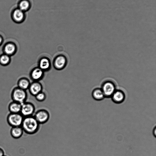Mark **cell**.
Wrapping results in <instances>:
<instances>
[{"mask_svg":"<svg viewBox=\"0 0 156 156\" xmlns=\"http://www.w3.org/2000/svg\"><path fill=\"white\" fill-rule=\"evenodd\" d=\"M40 125L33 115L24 117L21 127L26 133L32 135L38 131Z\"/></svg>","mask_w":156,"mask_h":156,"instance_id":"cell-1","label":"cell"},{"mask_svg":"<svg viewBox=\"0 0 156 156\" xmlns=\"http://www.w3.org/2000/svg\"><path fill=\"white\" fill-rule=\"evenodd\" d=\"M11 97L12 101L22 104L26 101L27 94L26 90L17 87L12 90Z\"/></svg>","mask_w":156,"mask_h":156,"instance_id":"cell-2","label":"cell"},{"mask_svg":"<svg viewBox=\"0 0 156 156\" xmlns=\"http://www.w3.org/2000/svg\"><path fill=\"white\" fill-rule=\"evenodd\" d=\"M105 98H111L116 90V86L115 83L110 80H107L102 84L101 88Z\"/></svg>","mask_w":156,"mask_h":156,"instance_id":"cell-3","label":"cell"},{"mask_svg":"<svg viewBox=\"0 0 156 156\" xmlns=\"http://www.w3.org/2000/svg\"><path fill=\"white\" fill-rule=\"evenodd\" d=\"M24 117L20 113H10L7 117L8 124L12 127L21 126Z\"/></svg>","mask_w":156,"mask_h":156,"instance_id":"cell-4","label":"cell"},{"mask_svg":"<svg viewBox=\"0 0 156 156\" xmlns=\"http://www.w3.org/2000/svg\"><path fill=\"white\" fill-rule=\"evenodd\" d=\"M35 110V107L32 103L25 101L21 104L20 113L24 117L33 116Z\"/></svg>","mask_w":156,"mask_h":156,"instance_id":"cell-5","label":"cell"},{"mask_svg":"<svg viewBox=\"0 0 156 156\" xmlns=\"http://www.w3.org/2000/svg\"><path fill=\"white\" fill-rule=\"evenodd\" d=\"M34 116L40 124H44L47 122L50 118L48 112L44 109H40L35 112Z\"/></svg>","mask_w":156,"mask_h":156,"instance_id":"cell-6","label":"cell"},{"mask_svg":"<svg viewBox=\"0 0 156 156\" xmlns=\"http://www.w3.org/2000/svg\"><path fill=\"white\" fill-rule=\"evenodd\" d=\"M17 50L16 44L12 41H8L5 43L2 48L3 53L10 57L15 55Z\"/></svg>","mask_w":156,"mask_h":156,"instance_id":"cell-7","label":"cell"},{"mask_svg":"<svg viewBox=\"0 0 156 156\" xmlns=\"http://www.w3.org/2000/svg\"><path fill=\"white\" fill-rule=\"evenodd\" d=\"M67 63L66 57L63 55H59L55 57L54 59L53 65L55 69L60 70L66 67Z\"/></svg>","mask_w":156,"mask_h":156,"instance_id":"cell-8","label":"cell"},{"mask_svg":"<svg viewBox=\"0 0 156 156\" xmlns=\"http://www.w3.org/2000/svg\"><path fill=\"white\" fill-rule=\"evenodd\" d=\"M11 17L14 22L17 23H22L25 18V12L17 8L12 11Z\"/></svg>","mask_w":156,"mask_h":156,"instance_id":"cell-9","label":"cell"},{"mask_svg":"<svg viewBox=\"0 0 156 156\" xmlns=\"http://www.w3.org/2000/svg\"><path fill=\"white\" fill-rule=\"evenodd\" d=\"M111 98L114 103L120 104L123 102L126 99L124 92L121 90L116 89Z\"/></svg>","mask_w":156,"mask_h":156,"instance_id":"cell-10","label":"cell"},{"mask_svg":"<svg viewBox=\"0 0 156 156\" xmlns=\"http://www.w3.org/2000/svg\"><path fill=\"white\" fill-rule=\"evenodd\" d=\"M44 72L38 67H35L31 71L30 77L34 81H38L43 78Z\"/></svg>","mask_w":156,"mask_h":156,"instance_id":"cell-11","label":"cell"},{"mask_svg":"<svg viewBox=\"0 0 156 156\" xmlns=\"http://www.w3.org/2000/svg\"><path fill=\"white\" fill-rule=\"evenodd\" d=\"M28 89L30 94L35 96L42 91V86L41 84L39 82L34 81L30 83Z\"/></svg>","mask_w":156,"mask_h":156,"instance_id":"cell-12","label":"cell"},{"mask_svg":"<svg viewBox=\"0 0 156 156\" xmlns=\"http://www.w3.org/2000/svg\"><path fill=\"white\" fill-rule=\"evenodd\" d=\"M51 63L50 60L45 57L41 58L39 60L38 67L44 71H48L50 69Z\"/></svg>","mask_w":156,"mask_h":156,"instance_id":"cell-13","label":"cell"},{"mask_svg":"<svg viewBox=\"0 0 156 156\" xmlns=\"http://www.w3.org/2000/svg\"><path fill=\"white\" fill-rule=\"evenodd\" d=\"M23 130L21 126L12 127L10 131L11 136L13 138L18 139L22 136Z\"/></svg>","mask_w":156,"mask_h":156,"instance_id":"cell-14","label":"cell"},{"mask_svg":"<svg viewBox=\"0 0 156 156\" xmlns=\"http://www.w3.org/2000/svg\"><path fill=\"white\" fill-rule=\"evenodd\" d=\"M21 104L12 101L8 106V109L10 113H20Z\"/></svg>","mask_w":156,"mask_h":156,"instance_id":"cell-15","label":"cell"},{"mask_svg":"<svg viewBox=\"0 0 156 156\" xmlns=\"http://www.w3.org/2000/svg\"><path fill=\"white\" fill-rule=\"evenodd\" d=\"M30 83L28 78L23 77L20 78L17 82V86L19 88L26 90L28 89Z\"/></svg>","mask_w":156,"mask_h":156,"instance_id":"cell-16","label":"cell"},{"mask_svg":"<svg viewBox=\"0 0 156 156\" xmlns=\"http://www.w3.org/2000/svg\"><path fill=\"white\" fill-rule=\"evenodd\" d=\"M92 96L94 99L98 101H101L105 98L102 90L100 88L94 89L92 92Z\"/></svg>","mask_w":156,"mask_h":156,"instance_id":"cell-17","label":"cell"},{"mask_svg":"<svg viewBox=\"0 0 156 156\" xmlns=\"http://www.w3.org/2000/svg\"><path fill=\"white\" fill-rule=\"evenodd\" d=\"M18 6V8L25 12L29 9L31 4L28 0H21L19 2Z\"/></svg>","mask_w":156,"mask_h":156,"instance_id":"cell-18","label":"cell"},{"mask_svg":"<svg viewBox=\"0 0 156 156\" xmlns=\"http://www.w3.org/2000/svg\"><path fill=\"white\" fill-rule=\"evenodd\" d=\"M11 57L4 53L0 55V65L3 66L9 65L11 62Z\"/></svg>","mask_w":156,"mask_h":156,"instance_id":"cell-19","label":"cell"},{"mask_svg":"<svg viewBox=\"0 0 156 156\" xmlns=\"http://www.w3.org/2000/svg\"><path fill=\"white\" fill-rule=\"evenodd\" d=\"M35 97L36 99L39 102L43 101L46 98V95L42 91L39 93Z\"/></svg>","mask_w":156,"mask_h":156,"instance_id":"cell-20","label":"cell"},{"mask_svg":"<svg viewBox=\"0 0 156 156\" xmlns=\"http://www.w3.org/2000/svg\"><path fill=\"white\" fill-rule=\"evenodd\" d=\"M4 41V39L3 37L0 35V46L3 44Z\"/></svg>","mask_w":156,"mask_h":156,"instance_id":"cell-21","label":"cell"},{"mask_svg":"<svg viewBox=\"0 0 156 156\" xmlns=\"http://www.w3.org/2000/svg\"><path fill=\"white\" fill-rule=\"evenodd\" d=\"M4 155V152L3 150L0 147V156H3Z\"/></svg>","mask_w":156,"mask_h":156,"instance_id":"cell-22","label":"cell"},{"mask_svg":"<svg viewBox=\"0 0 156 156\" xmlns=\"http://www.w3.org/2000/svg\"><path fill=\"white\" fill-rule=\"evenodd\" d=\"M152 132L153 135L155 137L156 136V128L155 126L154 127Z\"/></svg>","mask_w":156,"mask_h":156,"instance_id":"cell-23","label":"cell"},{"mask_svg":"<svg viewBox=\"0 0 156 156\" xmlns=\"http://www.w3.org/2000/svg\"><path fill=\"white\" fill-rule=\"evenodd\" d=\"M3 156H5V155H4Z\"/></svg>","mask_w":156,"mask_h":156,"instance_id":"cell-24","label":"cell"}]
</instances>
